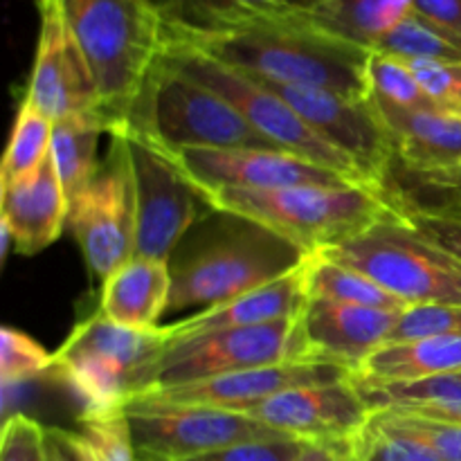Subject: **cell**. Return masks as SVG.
<instances>
[{
    "label": "cell",
    "instance_id": "8992f818",
    "mask_svg": "<svg viewBox=\"0 0 461 461\" xmlns=\"http://www.w3.org/2000/svg\"><path fill=\"white\" fill-rule=\"evenodd\" d=\"M117 129L131 131L160 149H277L223 97L176 70L162 57Z\"/></svg>",
    "mask_w": 461,
    "mask_h": 461
},
{
    "label": "cell",
    "instance_id": "4dcf8cb0",
    "mask_svg": "<svg viewBox=\"0 0 461 461\" xmlns=\"http://www.w3.org/2000/svg\"><path fill=\"white\" fill-rule=\"evenodd\" d=\"M374 52L390 54L403 61H461V39L412 12L376 45Z\"/></svg>",
    "mask_w": 461,
    "mask_h": 461
},
{
    "label": "cell",
    "instance_id": "60d3db41",
    "mask_svg": "<svg viewBox=\"0 0 461 461\" xmlns=\"http://www.w3.org/2000/svg\"><path fill=\"white\" fill-rule=\"evenodd\" d=\"M306 441L284 439V441H257V444L230 446V448L214 450V453L196 455L189 459L176 461H295L302 453ZM140 459V457H138ZM140 461H160V459H140Z\"/></svg>",
    "mask_w": 461,
    "mask_h": 461
},
{
    "label": "cell",
    "instance_id": "7dc6e473",
    "mask_svg": "<svg viewBox=\"0 0 461 461\" xmlns=\"http://www.w3.org/2000/svg\"><path fill=\"white\" fill-rule=\"evenodd\" d=\"M459 376H461V374H459Z\"/></svg>",
    "mask_w": 461,
    "mask_h": 461
},
{
    "label": "cell",
    "instance_id": "603a6c76",
    "mask_svg": "<svg viewBox=\"0 0 461 461\" xmlns=\"http://www.w3.org/2000/svg\"><path fill=\"white\" fill-rule=\"evenodd\" d=\"M171 297L169 261L131 257L104 279L99 313L133 331L160 329Z\"/></svg>",
    "mask_w": 461,
    "mask_h": 461
},
{
    "label": "cell",
    "instance_id": "1f68e13d",
    "mask_svg": "<svg viewBox=\"0 0 461 461\" xmlns=\"http://www.w3.org/2000/svg\"><path fill=\"white\" fill-rule=\"evenodd\" d=\"M351 453L356 461H441L421 437L396 426L381 410H372L367 426L351 441Z\"/></svg>",
    "mask_w": 461,
    "mask_h": 461
},
{
    "label": "cell",
    "instance_id": "52a82bcc",
    "mask_svg": "<svg viewBox=\"0 0 461 461\" xmlns=\"http://www.w3.org/2000/svg\"><path fill=\"white\" fill-rule=\"evenodd\" d=\"M318 252L372 277L408 309L461 306V261L410 228L396 210L365 232Z\"/></svg>",
    "mask_w": 461,
    "mask_h": 461
},
{
    "label": "cell",
    "instance_id": "d6986e66",
    "mask_svg": "<svg viewBox=\"0 0 461 461\" xmlns=\"http://www.w3.org/2000/svg\"><path fill=\"white\" fill-rule=\"evenodd\" d=\"M70 201L50 153L25 178L0 187V228L7 230L21 255H36L52 246L68 225Z\"/></svg>",
    "mask_w": 461,
    "mask_h": 461
},
{
    "label": "cell",
    "instance_id": "277c9868",
    "mask_svg": "<svg viewBox=\"0 0 461 461\" xmlns=\"http://www.w3.org/2000/svg\"><path fill=\"white\" fill-rule=\"evenodd\" d=\"M203 196L212 210L255 221L291 241L306 255L347 241L394 212L385 192L354 185L207 189Z\"/></svg>",
    "mask_w": 461,
    "mask_h": 461
},
{
    "label": "cell",
    "instance_id": "7402d4cb",
    "mask_svg": "<svg viewBox=\"0 0 461 461\" xmlns=\"http://www.w3.org/2000/svg\"><path fill=\"white\" fill-rule=\"evenodd\" d=\"M169 36H210L304 16L320 0H151Z\"/></svg>",
    "mask_w": 461,
    "mask_h": 461
},
{
    "label": "cell",
    "instance_id": "f1b7e54d",
    "mask_svg": "<svg viewBox=\"0 0 461 461\" xmlns=\"http://www.w3.org/2000/svg\"><path fill=\"white\" fill-rule=\"evenodd\" d=\"M383 192L394 207L461 214V165L414 171L394 160Z\"/></svg>",
    "mask_w": 461,
    "mask_h": 461
},
{
    "label": "cell",
    "instance_id": "bcb514c9",
    "mask_svg": "<svg viewBox=\"0 0 461 461\" xmlns=\"http://www.w3.org/2000/svg\"><path fill=\"white\" fill-rule=\"evenodd\" d=\"M459 115H461V113H459Z\"/></svg>",
    "mask_w": 461,
    "mask_h": 461
},
{
    "label": "cell",
    "instance_id": "44dd1931",
    "mask_svg": "<svg viewBox=\"0 0 461 461\" xmlns=\"http://www.w3.org/2000/svg\"><path fill=\"white\" fill-rule=\"evenodd\" d=\"M394 144L396 162L414 171L461 165V115L437 108H401L369 95Z\"/></svg>",
    "mask_w": 461,
    "mask_h": 461
},
{
    "label": "cell",
    "instance_id": "ab89813d",
    "mask_svg": "<svg viewBox=\"0 0 461 461\" xmlns=\"http://www.w3.org/2000/svg\"><path fill=\"white\" fill-rule=\"evenodd\" d=\"M394 210L410 228L461 261V214L405 210V207H394Z\"/></svg>",
    "mask_w": 461,
    "mask_h": 461
},
{
    "label": "cell",
    "instance_id": "e0dca14e",
    "mask_svg": "<svg viewBox=\"0 0 461 461\" xmlns=\"http://www.w3.org/2000/svg\"><path fill=\"white\" fill-rule=\"evenodd\" d=\"M246 414L293 439L349 444L367 426L372 408L349 378L286 390Z\"/></svg>",
    "mask_w": 461,
    "mask_h": 461
},
{
    "label": "cell",
    "instance_id": "f6af8a7d",
    "mask_svg": "<svg viewBox=\"0 0 461 461\" xmlns=\"http://www.w3.org/2000/svg\"><path fill=\"white\" fill-rule=\"evenodd\" d=\"M320 3H327V0H320Z\"/></svg>",
    "mask_w": 461,
    "mask_h": 461
},
{
    "label": "cell",
    "instance_id": "8d00e7d4",
    "mask_svg": "<svg viewBox=\"0 0 461 461\" xmlns=\"http://www.w3.org/2000/svg\"><path fill=\"white\" fill-rule=\"evenodd\" d=\"M0 461H50L48 428L21 412L7 417L0 441Z\"/></svg>",
    "mask_w": 461,
    "mask_h": 461
},
{
    "label": "cell",
    "instance_id": "cb8c5ba5",
    "mask_svg": "<svg viewBox=\"0 0 461 461\" xmlns=\"http://www.w3.org/2000/svg\"><path fill=\"white\" fill-rule=\"evenodd\" d=\"M412 12V0H327L295 23L374 52Z\"/></svg>",
    "mask_w": 461,
    "mask_h": 461
},
{
    "label": "cell",
    "instance_id": "d590c367",
    "mask_svg": "<svg viewBox=\"0 0 461 461\" xmlns=\"http://www.w3.org/2000/svg\"><path fill=\"white\" fill-rule=\"evenodd\" d=\"M421 338H461V306H410L401 313L390 342Z\"/></svg>",
    "mask_w": 461,
    "mask_h": 461
},
{
    "label": "cell",
    "instance_id": "ac0fdd59",
    "mask_svg": "<svg viewBox=\"0 0 461 461\" xmlns=\"http://www.w3.org/2000/svg\"><path fill=\"white\" fill-rule=\"evenodd\" d=\"M41 34L25 97L52 122L99 111L97 88L57 0H39Z\"/></svg>",
    "mask_w": 461,
    "mask_h": 461
},
{
    "label": "cell",
    "instance_id": "f35d334b",
    "mask_svg": "<svg viewBox=\"0 0 461 461\" xmlns=\"http://www.w3.org/2000/svg\"><path fill=\"white\" fill-rule=\"evenodd\" d=\"M381 412H385L396 426L421 437L441 461H461V423L439 421V419L419 417L399 410H381Z\"/></svg>",
    "mask_w": 461,
    "mask_h": 461
},
{
    "label": "cell",
    "instance_id": "4fadbf2b",
    "mask_svg": "<svg viewBox=\"0 0 461 461\" xmlns=\"http://www.w3.org/2000/svg\"><path fill=\"white\" fill-rule=\"evenodd\" d=\"M252 79L279 95L324 142L349 158L374 187L383 189V183L396 160V153L369 99L354 102L331 90L275 84L261 77H252Z\"/></svg>",
    "mask_w": 461,
    "mask_h": 461
},
{
    "label": "cell",
    "instance_id": "484cf974",
    "mask_svg": "<svg viewBox=\"0 0 461 461\" xmlns=\"http://www.w3.org/2000/svg\"><path fill=\"white\" fill-rule=\"evenodd\" d=\"M356 387L372 410H399L419 417L461 423L459 374L412 383H356Z\"/></svg>",
    "mask_w": 461,
    "mask_h": 461
},
{
    "label": "cell",
    "instance_id": "83f0119b",
    "mask_svg": "<svg viewBox=\"0 0 461 461\" xmlns=\"http://www.w3.org/2000/svg\"><path fill=\"white\" fill-rule=\"evenodd\" d=\"M102 133H108V124L99 111L77 113L54 122L52 158L57 165L66 196L70 201L97 174V147Z\"/></svg>",
    "mask_w": 461,
    "mask_h": 461
},
{
    "label": "cell",
    "instance_id": "7c38bea8",
    "mask_svg": "<svg viewBox=\"0 0 461 461\" xmlns=\"http://www.w3.org/2000/svg\"><path fill=\"white\" fill-rule=\"evenodd\" d=\"M111 153L97 174L70 198L68 228L75 234L88 268L106 279L135 257V205L124 147L113 138Z\"/></svg>",
    "mask_w": 461,
    "mask_h": 461
},
{
    "label": "cell",
    "instance_id": "3957f363",
    "mask_svg": "<svg viewBox=\"0 0 461 461\" xmlns=\"http://www.w3.org/2000/svg\"><path fill=\"white\" fill-rule=\"evenodd\" d=\"M84 54L108 135L126 120L167 48V27L151 0H57Z\"/></svg>",
    "mask_w": 461,
    "mask_h": 461
},
{
    "label": "cell",
    "instance_id": "b9f144b4",
    "mask_svg": "<svg viewBox=\"0 0 461 461\" xmlns=\"http://www.w3.org/2000/svg\"><path fill=\"white\" fill-rule=\"evenodd\" d=\"M419 16L461 39V0H412Z\"/></svg>",
    "mask_w": 461,
    "mask_h": 461
},
{
    "label": "cell",
    "instance_id": "ffe728a7",
    "mask_svg": "<svg viewBox=\"0 0 461 461\" xmlns=\"http://www.w3.org/2000/svg\"><path fill=\"white\" fill-rule=\"evenodd\" d=\"M304 304V261H302L293 273L284 275L277 282L165 324L167 340H187V338L228 331V329L261 327L279 320H293L302 313Z\"/></svg>",
    "mask_w": 461,
    "mask_h": 461
},
{
    "label": "cell",
    "instance_id": "6da1fadb",
    "mask_svg": "<svg viewBox=\"0 0 461 461\" xmlns=\"http://www.w3.org/2000/svg\"><path fill=\"white\" fill-rule=\"evenodd\" d=\"M306 252L264 225L230 212L212 210L189 230L171 257V297L167 315L212 309L257 291L304 261Z\"/></svg>",
    "mask_w": 461,
    "mask_h": 461
},
{
    "label": "cell",
    "instance_id": "d6a6232c",
    "mask_svg": "<svg viewBox=\"0 0 461 461\" xmlns=\"http://www.w3.org/2000/svg\"><path fill=\"white\" fill-rule=\"evenodd\" d=\"M369 95L401 108H437L419 84L408 61L383 52H372L367 61ZM441 111V108H437Z\"/></svg>",
    "mask_w": 461,
    "mask_h": 461
},
{
    "label": "cell",
    "instance_id": "4316f807",
    "mask_svg": "<svg viewBox=\"0 0 461 461\" xmlns=\"http://www.w3.org/2000/svg\"><path fill=\"white\" fill-rule=\"evenodd\" d=\"M306 300L331 302V304L367 306V309L405 311L408 306L387 293L381 284L345 264L329 259L322 252L304 257Z\"/></svg>",
    "mask_w": 461,
    "mask_h": 461
},
{
    "label": "cell",
    "instance_id": "9a60e30c",
    "mask_svg": "<svg viewBox=\"0 0 461 461\" xmlns=\"http://www.w3.org/2000/svg\"><path fill=\"white\" fill-rule=\"evenodd\" d=\"M349 378H354V369L345 367V365L286 360V363L243 369V372L225 374V376L189 383V385L158 387V390L140 392L131 401L169 405H205V408L248 412V410L264 403L266 399H273V396L282 394L286 390L349 381Z\"/></svg>",
    "mask_w": 461,
    "mask_h": 461
},
{
    "label": "cell",
    "instance_id": "30bf717a",
    "mask_svg": "<svg viewBox=\"0 0 461 461\" xmlns=\"http://www.w3.org/2000/svg\"><path fill=\"white\" fill-rule=\"evenodd\" d=\"M124 414L140 459L176 461L214 453L230 446L293 439L246 412L205 405L131 401L126 403Z\"/></svg>",
    "mask_w": 461,
    "mask_h": 461
},
{
    "label": "cell",
    "instance_id": "8fae6325",
    "mask_svg": "<svg viewBox=\"0 0 461 461\" xmlns=\"http://www.w3.org/2000/svg\"><path fill=\"white\" fill-rule=\"evenodd\" d=\"M295 322L297 318L279 320L261 327L228 329L187 340H167L162 354L144 376L140 392L189 385L243 369L293 360Z\"/></svg>",
    "mask_w": 461,
    "mask_h": 461
},
{
    "label": "cell",
    "instance_id": "7a4b0ae2",
    "mask_svg": "<svg viewBox=\"0 0 461 461\" xmlns=\"http://www.w3.org/2000/svg\"><path fill=\"white\" fill-rule=\"evenodd\" d=\"M223 66L275 84L322 88L367 102L369 50L338 41L302 23H266L210 36H169Z\"/></svg>",
    "mask_w": 461,
    "mask_h": 461
},
{
    "label": "cell",
    "instance_id": "ba28073f",
    "mask_svg": "<svg viewBox=\"0 0 461 461\" xmlns=\"http://www.w3.org/2000/svg\"><path fill=\"white\" fill-rule=\"evenodd\" d=\"M162 59L176 70L185 72L194 81L223 97L273 147L295 153V156L315 162L320 167H327V169L349 178L354 185L378 189L365 178L363 171L349 158H345L331 144L324 142L279 95H275L273 90L266 88L257 79L234 70V68L223 66L216 59L203 54L201 50L189 48L178 41H167Z\"/></svg>",
    "mask_w": 461,
    "mask_h": 461
},
{
    "label": "cell",
    "instance_id": "7bdbcfd3",
    "mask_svg": "<svg viewBox=\"0 0 461 461\" xmlns=\"http://www.w3.org/2000/svg\"><path fill=\"white\" fill-rule=\"evenodd\" d=\"M48 453L50 461H90L79 432L61 428H48Z\"/></svg>",
    "mask_w": 461,
    "mask_h": 461
},
{
    "label": "cell",
    "instance_id": "5b68a950",
    "mask_svg": "<svg viewBox=\"0 0 461 461\" xmlns=\"http://www.w3.org/2000/svg\"><path fill=\"white\" fill-rule=\"evenodd\" d=\"M165 345V324L153 331H133L97 311L77 324L61 349L52 354L48 376L77 396L84 408L81 414L117 412L138 394Z\"/></svg>",
    "mask_w": 461,
    "mask_h": 461
},
{
    "label": "cell",
    "instance_id": "e575fe53",
    "mask_svg": "<svg viewBox=\"0 0 461 461\" xmlns=\"http://www.w3.org/2000/svg\"><path fill=\"white\" fill-rule=\"evenodd\" d=\"M50 369H52V354H48L34 338L12 327L0 331V378L5 387L34 381L43 374H50Z\"/></svg>",
    "mask_w": 461,
    "mask_h": 461
},
{
    "label": "cell",
    "instance_id": "2e32d148",
    "mask_svg": "<svg viewBox=\"0 0 461 461\" xmlns=\"http://www.w3.org/2000/svg\"><path fill=\"white\" fill-rule=\"evenodd\" d=\"M401 313L306 300L293 331V360L345 365L356 372L363 360L390 345Z\"/></svg>",
    "mask_w": 461,
    "mask_h": 461
},
{
    "label": "cell",
    "instance_id": "9c48e42d",
    "mask_svg": "<svg viewBox=\"0 0 461 461\" xmlns=\"http://www.w3.org/2000/svg\"><path fill=\"white\" fill-rule=\"evenodd\" d=\"M129 160L135 205V257L171 261L189 230L210 207L201 189L165 149L126 129L113 131Z\"/></svg>",
    "mask_w": 461,
    "mask_h": 461
},
{
    "label": "cell",
    "instance_id": "ee69618b",
    "mask_svg": "<svg viewBox=\"0 0 461 461\" xmlns=\"http://www.w3.org/2000/svg\"><path fill=\"white\" fill-rule=\"evenodd\" d=\"M295 461H356L349 444H318L306 441Z\"/></svg>",
    "mask_w": 461,
    "mask_h": 461
},
{
    "label": "cell",
    "instance_id": "836d02e7",
    "mask_svg": "<svg viewBox=\"0 0 461 461\" xmlns=\"http://www.w3.org/2000/svg\"><path fill=\"white\" fill-rule=\"evenodd\" d=\"M79 437L88 450L90 461H140L124 410L108 414H81Z\"/></svg>",
    "mask_w": 461,
    "mask_h": 461
},
{
    "label": "cell",
    "instance_id": "5bb4252c",
    "mask_svg": "<svg viewBox=\"0 0 461 461\" xmlns=\"http://www.w3.org/2000/svg\"><path fill=\"white\" fill-rule=\"evenodd\" d=\"M201 192L207 189H282L302 185L347 187L345 176L279 149H165ZM363 187V185H354Z\"/></svg>",
    "mask_w": 461,
    "mask_h": 461
},
{
    "label": "cell",
    "instance_id": "f546056e",
    "mask_svg": "<svg viewBox=\"0 0 461 461\" xmlns=\"http://www.w3.org/2000/svg\"><path fill=\"white\" fill-rule=\"evenodd\" d=\"M52 129L54 122L30 99H23L0 167V187L25 178L43 165L52 151Z\"/></svg>",
    "mask_w": 461,
    "mask_h": 461
},
{
    "label": "cell",
    "instance_id": "74e56055",
    "mask_svg": "<svg viewBox=\"0 0 461 461\" xmlns=\"http://www.w3.org/2000/svg\"><path fill=\"white\" fill-rule=\"evenodd\" d=\"M437 108L461 113V61H408Z\"/></svg>",
    "mask_w": 461,
    "mask_h": 461
},
{
    "label": "cell",
    "instance_id": "d4e9b609",
    "mask_svg": "<svg viewBox=\"0 0 461 461\" xmlns=\"http://www.w3.org/2000/svg\"><path fill=\"white\" fill-rule=\"evenodd\" d=\"M461 374V338L390 342L358 365L356 383H412Z\"/></svg>",
    "mask_w": 461,
    "mask_h": 461
}]
</instances>
